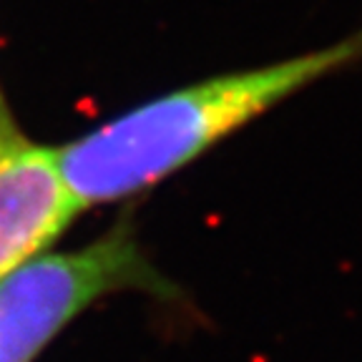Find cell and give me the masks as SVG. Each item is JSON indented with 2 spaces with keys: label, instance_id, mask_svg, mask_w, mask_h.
Segmentation results:
<instances>
[{
  "label": "cell",
  "instance_id": "1",
  "mask_svg": "<svg viewBox=\"0 0 362 362\" xmlns=\"http://www.w3.org/2000/svg\"><path fill=\"white\" fill-rule=\"evenodd\" d=\"M357 61L362 30L320 51L184 86L56 148L63 179L83 209L134 197L297 90Z\"/></svg>",
  "mask_w": 362,
  "mask_h": 362
},
{
  "label": "cell",
  "instance_id": "2",
  "mask_svg": "<svg viewBox=\"0 0 362 362\" xmlns=\"http://www.w3.org/2000/svg\"><path fill=\"white\" fill-rule=\"evenodd\" d=\"M121 289L174 292L141 255L129 224L83 249L21 264L0 279V362H33L81 312Z\"/></svg>",
  "mask_w": 362,
  "mask_h": 362
},
{
  "label": "cell",
  "instance_id": "3",
  "mask_svg": "<svg viewBox=\"0 0 362 362\" xmlns=\"http://www.w3.org/2000/svg\"><path fill=\"white\" fill-rule=\"evenodd\" d=\"M78 211L56 148L23 134L0 141V279L43 255Z\"/></svg>",
  "mask_w": 362,
  "mask_h": 362
},
{
  "label": "cell",
  "instance_id": "4",
  "mask_svg": "<svg viewBox=\"0 0 362 362\" xmlns=\"http://www.w3.org/2000/svg\"><path fill=\"white\" fill-rule=\"evenodd\" d=\"M16 134H21V129H18L16 121H13L6 96H3V90H0V141H3V139H11V136H16Z\"/></svg>",
  "mask_w": 362,
  "mask_h": 362
}]
</instances>
